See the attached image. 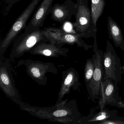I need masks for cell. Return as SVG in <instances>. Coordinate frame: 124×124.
<instances>
[{
	"mask_svg": "<svg viewBox=\"0 0 124 124\" xmlns=\"http://www.w3.org/2000/svg\"><path fill=\"white\" fill-rule=\"evenodd\" d=\"M64 45L51 42L42 43L37 46L29 52L34 55L58 58L59 56L67 57L69 48L62 47Z\"/></svg>",
	"mask_w": 124,
	"mask_h": 124,
	"instance_id": "14",
	"label": "cell"
},
{
	"mask_svg": "<svg viewBox=\"0 0 124 124\" xmlns=\"http://www.w3.org/2000/svg\"><path fill=\"white\" fill-rule=\"evenodd\" d=\"M109 38L113 41L115 46L124 51V38L121 29L113 19L108 17Z\"/></svg>",
	"mask_w": 124,
	"mask_h": 124,
	"instance_id": "15",
	"label": "cell"
},
{
	"mask_svg": "<svg viewBox=\"0 0 124 124\" xmlns=\"http://www.w3.org/2000/svg\"><path fill=\"white\" fill-rule=\"evenodd\" d=\"M79 3L84 4L86 6H88V0H77V4Z\"/></svg>",
	"mask_w": 124,
	"mask_h": 124,
	"instance_id": "20",
	"label": "cell"
},
{
	"mask_svg": "<svg viewBox=\"0 0 124 124\" xmlns=\"http://www.w3.org/2000/svg\"><path fill=\"white\" fill-rule=\"evenodd\" d=\"M75 21L73 26L76 33L82 35L83 38L96 37L97 29L93 22L91 11L88 6L79 3Z\"/></svg>",
	"mask_w": 124,
	"mask_h": 124,
	"instance_id": "6",
	"label": "cell"
},
{
	"mask_svg": "<svg viewBox=\"0 0 124 124\" xmlns=\"http://www.w3.org/2000/svg\"><path fill=\"white\" fill-rule=\"evenodd\" d=\"M50 42L45 36L42 30H35L30 32H24L20 35L15 40L10 54V59L19 58L30 51L40 43Z\"/></svg>",
	"mask_w": 124,
	"mask_h": 124,
	"instance_id": "2",
	"label": "cell"
},
{
	"mask_svg": "<svg viewBox=\"0 0 124 124\" xmlns=\"http://www.w3.org/2000/svg\"><path fill=\"white\" fill-rule=\"evenodd\" d=\"M21 0H5L6 2L8 5L7 8H6V13L10 11L13 5Z\"/></svg>",
	"mask_w": 124,
	"mask_h": 124,
	"instance_id": "18",
	"label": "cell"
},
{
	"mask_svg": "<svg viewBox=\"0 0 124 124\" xmlns=\"http://www.w3.org/2000/svg\"><path fill=\"white\" fill-rule=\"evenodd\" d=\"M103 80L110 79L117 85L122 80L123 71L121 61L111 43L108 40L106 51L103 53Z\"/></svg>",
	"mask_w": 124,
	"mask_h": 124,
	"instance_id": "4",
	"label": "cell"
},
{
	"mask_svg": "<svg viewBox=\"0 0 124 124\" xmlns=\"http://www.w3.org/2000/svg\"><path fill=\"white\" fill-rule=\"evenodd\" d=\"M67 99L51 107H38L36 116L40 119L63 124H78L80 114L75 100Z\"/></svg>",
	"mask_w": 124,
	"mask_h": 124,
	"instance_id": "1",
	"label": "cell"
},
{
	"mask_svg": "<svg viewBox=\"0 0 124 124\" xmlns=\"http://www.w3.org/2000/svg\"><path fill=\"white\" fill-rule=\"evenodd\" d=\"M21 65H24L26 67L28 76L38 84L43 86L47 85L48 79L46 75L47 73L55 75L58 72L55 66L51 62L43 63L39 61L27 59L19 62L18 66Z\"/></svg>",
	"mask_w": 124,
	"mask_h": 124,
	"instance_id": "5",
	"label": "cell"
},
{
	"mask_svg": "<svg viewBox=\"0 0 124 124\" xmlns=\"http://www.w3.org/2000/svg\"><path fill=\"white\" fill-rule=\"evenodd\" d=\"M62 81L56 103L62 101L66 94L70 93L71 88L74 90H79L81 85L77 71L74 68H70L62 72Z\"/></svg>",
	"mask_w": 124,
	"mask_h": 124,
	"instance_id": "12",
	"label": "cell"
},
{
	"mask_svg": "<svg viewBox=\"0 0 124 124\" xmlns=\"http://www.w3.org/2000/svg\"><path fill=\"white\" fill-rule=\"evenodd\" d=\"M122 70L123 72H124V66H122Z\"/></svg>",
	"mask_w": 124,
	"mask_h": 124,
	"instance_id": "21",
	"label": "cell"
},
{
	"mask_svg": "<svg viewBox=\"0 0 124 124\" xmlns=\"http://www.w3.org/2000/svg\"><path fill=\"white\" fill-rule=\"evenodd\" d=\"M95 70L94 56L93 55L92 59H88L86 61L85 68V81L86 85L88 84L92 79Z\"/></svg>",
	"mask_w": 124,
	"mask_h": 124,
	"instance_id": "17",
	"label": "cell"
},
{
	"mask_svg": "<svg viewBox=\"0 0 124 124\" xmlns=\"http://www.w3.org/2000/svg\"><path fill=\"white\" fill-rule=\"evenodd\" d=\"M78 8V5L72 0H66L62 4H54L50 11L51 19L62 24L69 22L73 16H76Z\"/></svg>",
	"mask_w": 124,
	"mask_h": 124,
	"instance_id": "11",
	"label": "cell"
},
{
	"mask_svg": "<svg viewBox=\"0 0 124 124\" xmlns=\"http://www.w3.org/2000/svg\"><path fill=\"white\" fill-rule=\"evenodd\" d=\"M42 31L45 36L52 42L63 45L76 44L78 47L83 48L86 50L93 47L85 43L82 39V35L80 34L67 32L62 29L54 27H45Z\"/></svg>",
	"mask_w": 124,
	"mask_h": 124,
	"instance_id": "8",
	"label": "cell"
},
{
	"mask_svg": "<svg viewBox=\"0 0 124 124\" xmlns=\"http://www.w3.org/2000/svg\"><path fill=\"white\" fill-rule=\"evenodd\" d=\"M54 0H43L36 10L28 25L24 28V32H30L40 29L42 27L44 22L53 6Z\"/></svg>",
	"mask_w": 124,
	"mask_h": 124,
	"instance_id": "13",
	"label": "cell"
},
{
	"mask_svg": "<svg viewBox=\"0 0 124 124\" xmlns=\"http://www.w3.org/2000/svg\"><path fill=\"white\" fill-rule=\"evenodd\" d=\"M99 124H124V121L119 120H105L99 123Z\"/></svg>",
	"mask_w": 124,
	"mask_h": 124,
	"instance_id": "19",
	"label": "cell"
},
{
	"mask_svg": "<svg viewBox=\"0 0 124 124\" xmlns=\"http://www.w3.org/2000/svg\"><path fill=\"white\" fill-rule=\"evenodd\" d=\"M117 86L110 79L102 80L100 89L99 103L101 110L106 104L118 108L123 107L124 104L119 95Z\"/></svg>",
	"mask_w": 124,
	"mask_h": 124,
	"instance_id": "10",
	"label": "cell"
},
{
	"mask_svg": "<svg viewBox=\"0 0 124 124\" xmlns=\"http://www.w3.org/2000/svg\"><path fill=\"white\" fill-rule=\"evenodd\" d=\"M41 0H32L16 19L0 43V57H2L11 43L27 26V23Z\"/></svg>",
	"mask_w": 124,
	"mask_h": 124,
	"instance_id": "3",
	"label": "cell"
},
{
	"mask_svg": "<svg viewBox=\"0 0 124 124\" xmlns=\"http://www.w3.org/2000/svg\"><path fill=\"white\" fill-rule=\"evenodd\" d=\"M105 5L104 0H91V16L96 27L98 19L103 12Z\"/></svg>",
	"mask_w": 124,
	"mask_h": 124,
	"instance_id": "16",
	"label": "cell"
},
{
	"mask_svg": "<svg viewBox=\"0 0 124 124\" xmlns=\"http://www.w3.org/2000/svg\"><path fill=\"white\" fill-rule=\"evenodd\" d=\"M94 39L93 51L94 54L95 70L90 82L86 85L89 96L93 101L99 98L101 84L103 77V53L98 49L96 37Z\"/></svg>",
	"mask_w": 124,
	"mask_h": 124,
	"instance_id": "9",
	"label": "cell"
},
{
	"mask_svg": "<svg viewBox=\"0 0 124 124\" xmlns=\"http://www.w3.org/2000/svg\"><path fill=\"white\" fill-rule=\"evenodd\" d=\"M0 86L5 94L20 107L23 105L16 88L11 73V65L8 59L0 60Z\"/></svg>",
	"mask_w": 124,
	"mask_h": 124,
	"instance_id": "7",
	"label": "cell"
}]
</instances>
